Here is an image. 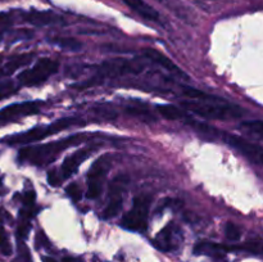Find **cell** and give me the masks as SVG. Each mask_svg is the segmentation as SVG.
I'll list each match as a JSON object with an SVG mask.
<instances>
[{"instance_id":"cell-1","label":"cell","mask_w":263,"mask_h":262,"mask_svg":"<svg viewBox=\"0 0 263 262\" xmlns=\"http://www.w3.org/2000/svg\"><path fill=\"white\" fill-rule=\"evenodd\" d=\"M84 135H72L69 138L62 139V140L58 141H51V143L48 144L26 146V148L20 151L18 161L27 162V163L39 167L46 166V164L55 161L64 149L76 145V144H80L84 140Z\"/></svg>"},{"instance_id":"cell-2","label":"cell","mask_w":263,"mask_h":262,"mask_svg":"<svg viewBox=\"0 0 263 262\" xmlns=\"http://www.w3.org/2000/svg\"><path fill=\"white\" fill-rule=\"evenodd\" d=\"M181 105L190 112L207 120H235L247 115L244 108L226 103L223 102V99L221 100L217 98L212 100H202V102L187 100V102H182Z\"/></svg>"},{"instance_id":"cell-3","label":"cell","mask_w":263,"mask_h":262,"mask_svg":"<svg viewBox=\"0 0 263 262\" xmlns=\"http://www.w3.org/2000/svg\"><path fill=\"white\" fill-rule=\"evenodd\" d=\"M81 121L82 120L76 117L61 118V120L55 121V122L50 123V125L39 126V127L31 128V130L26 131V133L8 136V138L3 139V141L7 144H10V145H14V144H27L32 143V141H40L43 140V139L48 138V136L61 133L62 130L73 127V126L84 125V122H81Z\"/></svg>"},{"instance_id":"cell-4","label":"cell","mask_w":263,"mask_h":262,"mask_svg":"<svg viewBox=\"0 0 263 262\" xmlns=\"http://www.w3.org/2000/svg\"><path fill=\"white\" fill-rule=\"evenodd\" d=\"M151 198L148 195H140L134 199L133 208L125 213L121 220V226L131 231H144L148 226Z\"/></svg>"},{"instance_id":"cell-5","label":"cell","mask_w":263,"mask_h":262,"mask_svg":"<svg viewBox=\"0 0 263 262\" xmlns=\"http://www.w3.org/2000/svg\"><path fill=\"white\" fill-rule=\"evenodd\" d=\"M59 63L57 61L50 58H41L32 68L21 72L18 74V81L25 86H36L57 73Z\"/></svg>"},{"instance_id":"cell-6","label":"cell","mask_w":263,"mask_h":262,"mask_svg":"<svg viewBox=\"0 0 263 262\" xmlns=\"http://www.w3.org/2000/svg\"><path fill=\"white\" fill-rule=\"evenodd\" d=\"M128 185V177L126 175H118L110 181L109 193H108V202L103 210L102 217L104 220L116 217L122 208L123 197H125L126 188Z\"/></svg>"},{"instance_id":"cell-7","label":"cell","mask_w":263,"mask_h":262,"mask_svg":"<svg viewBox=\"0 0 263 262\" xmlns=\"http://www.w3.org/2000/svg\"><path fill=\"white\" fill-rule=\"evenodd\" d=\"M110 169V157L108 154L99 157L92 163L87 175V192L86 195L90 199H97L102 194L103 185H104L107 172Z\"/></svg>"},{"instance_id":"cell-8","label":"cell","mask_w":263,"mask_h":262,"mask_svg":"<svg viewBox=\"0 0 263 262\" xmlns=\"http://www.w3.org/2000/svg\"><path fill=\"white\" fill-rule=\"evenodd\" d=\"M220 138L223 139L225 143H228L229 145L234 146L235 149H238L239 152L244 154L246 157H248L251 161H253L254 163L261 164L263 161V151L259 145L253 143H249L246 139L240 138L238 135H234V134H225L221 133Z\"/></svg>"},{"instance_id":"cell-9","label":"cell","mask_w":263,"mask_h":262,"mask_svg":"<svg viewBox=\"0 0 263 262\" xmlns=\"http://www.w3.org/2000/svg\"><path fill=\"white\" fill-rule=\"evenodd\" d=\"M41 105H43L41 102H22L8 105L0 109V125L26 117V116L36 115L40 112Z\"/></svg>"},{"instance_id":"cell-10","label":"cell","mask_w":263,"mask_h":262,"mask_svg":"<svg viewBox=\"0 0 263 262\" xmlns=\"http://www.w3.org/2000/svg\"><path fill=\"white\" fill-rule=\"evenodd\" d=\"M92 151H94V148H91V146H86V148H82V149H79V151L73 152L71 156L67 157V158L64 159L61 169L62 179H68V177H71L72 175L77 171L80 164H81L82 162H84L90 154H91Z\"/></svg>"},{"instance_id":"cell-11","label":"cell","mask_w":263,"mask_h":262,"mask_svg":"<svg viewBox=\"0 0 263 262\" xmlns=\"http://www.w3.org/2000/svg\"><path fill=\"white\" fill-rule=\"evenodd\" d=\"M231 251H240L239 246H225V244L213 243V241H199L197 246L194 247L195 254H205V256L217 257V258H222L223 254L226 252Z\"/></svg>"},{"instance_id":"cell-12","label":"cell","mask_w":263,"mask_h":262,"mask_svg":"<svg viewBox=\"0 0 263 262\" xmlns=\"http://www.w3.org/2000/svg\"><path fill=\"white\" fill-rule=\"evenodd\" d=\"M154 246L159 249V251L163 252H170L174 251L177 247L176 243V229L175 226L168 225L163 229L162 231H159L158 235L154 239Z\"/></svg>"},{"instance_id":"cell-13","label":"cell","mask_w":263,"mask_h":262,"mask_svg":"<svg viewBox=\"0 0 263 262\" xmlns=\"http://www.w3.org/2000/svg\"><path fill=\"white\" fill-rule=\"evenodd\" d=\"M25 20L33 26H50L57 25L62 21V18L54 12H39V10H30L25 14Z\"/></svg>"},{"instance_id":"cell-14","label":"cell","mask_w":263,"mask_h":262,"mask_svg":"<svg viewBox=\"0 0 263 262\" xmlns=\"http://www.w3.org/2000/svg\"><path fill=\"white\" fill-rule=\"evenodd\" d=\"M32 53H23L13 57V58H10L9 61L0 68V76H10V74L14 73L17 69L27 66V64L32 61Z\"/></svg>"},{"instance_id":"cell-15","label":"cell","mask_w":263,"mask_h":262,"mask_svg":"<svg viewBox=\"0 0 263 262\" xmlns=\"http://www.w3.org/2000/svg\"><path fill=\"white\" fill-rule=\"evenodd\" d=\"M127 7H130L134 12L140 14L141 17L151 21H159V14L153 7L145 3L144 0H122Z\"/></svg>"},{"instance_id":"cell-16","label":"cell","mask_w":263,"mask_h":262,"mask_svg":"<svg viewBox=\"0 0 263 262\" xmlns=\"http://www.w3.org/2000/svg\"><path fill=\"white\" fill-rule=\"evenodd\" d=\"M144 54H145L146 58H149L152 62H154V63L158 64V66L166 68L167 71L175 72V73H179V74L181 73V71L179 69V67H177L176 64H175L174 62L168 58V57H166L163 53H161V51L156 50V49H145Z\"/></svg>"},{"instance_id":"cell-17","label":"cell","mask_w":263,"mask_h":262,"mask_svg":"<svg viewBox=\"0 0 263 262\" xmlns=\"http://www.w3.org/2000/svg\"><path fill=\"white\" fill-rule=\"evenodd\" d=\"M157 109H158V112L161 113L162 117L166 118V120L176 121V120H182V118H185L184 110L175 107V105L161 104V105H157Z\"/></svg>"},{"instance_id":"cell-18","label":"cell","mask_w":263,"mask_h":262,"mask_svg":"<svg viewBox=\"0 0 263 262\" xmlns=\"http://www.w3.org/2000/svg\"><path fill=\"white\" fill-rule=\"evenodd\" d=\"M51 43L54 45L61 46L62 49H67V50H80V48L82 46V44L73 38H54Z\"/></svg>"},{"instance_id":"cell-19","label":"cell","mask_w":263,"mask_h":262,"mask_svg":"<svg viewBox=\"0 0 263 262\" xmlns=\"http://www.w3.org/2000/svg\"><path fill=\"white\" fill-rule=\"evenodd\" d=\"M127 113H130L131 116L134 117H138L141 118V120H146V121H152L153 122L156 118L152 116V113L144 107L143 104H139V105H134V107H127Z\"/></svg>"},{"instance_id":"cell-20","label":"cell","mask_w":263,"mask_h":262,"mask_svg":"<svg viewBox=\"0 0 263 262\" xmlns=\"http://www.w3.org/2000/svg\"><path fill=\"white\" fill-rule=\"evenodd\" d=\"M18 91V87L12 80H2L0 81V100L9 98Z\"/></svg>"},{"instance_id":"cell-21","label":"cell","mask_w":263,"mask_h":262,"mask_svg":"<svg viewBox=\"0 0 263 262\" xmlns=\"http://www.w3.org/2000/svg\"><path fill=\"white\" fill-rule=\"evenodd\" d=\"M182 92H184L187 98H190V99H193V100H212V99H215V97H211V95L203 92L202 90L194 89V87H190V86L182 87Z\"/></svg>"},{"instance_id":"cell-22","label":"cell","mask_w":263,"mask_h":262,"mask_svg":"<svg viewBox=\"0 0 263 262\" xmlns=\"http://www.w3.org/2000/svg\"><path fill=\"white\" fill-rule=\"evenodd\" d=\"M0 251H2L4 256H10L12 254V244H10L7 230L3 226H0Z\"/></svg>"},{"instance_id":"cell-23","label":"cell","mask_w":263,"mask_h":262,"mask_svg":"<svg viewBox=\"0 0 263 262\" xmlns=\"http://www.w3.org/2000/svg\"><path fill=\"white\" fill-rule=\"evenodd\" d=\"M226 238L230 240H239L241 238V230L238 225L234 222H228L225 226Z\"/></svg>"},{"instance_id":"cell-24","label":"cell","mask_w":263,"mask_h":262,"mask_svg":"<svg viewBox=\"0 0 263 262\" xmlns=\"http://www.w3.org/2000/svg\"><path fill=\"white\" fill-rule=\"evenodd\" d=\"M241 127L248 128L249 131H252V133L257 134V135H259V136L263 135V125H262L261 120L249 121V122L243 123V125H241Z\"/></svg>"},{"instance_id":"cell-25","label":"cell","mask_w":263,"mask_h":262,"mask_svg":"<svg viewBox=\"0 0 263 262\" xmlns=\"http://www.w3.org/2000/svg\"><path fill=\"white\" fill-rule=\"evenodd\" d=\"M12 25V17L9 13H0V41H2L3 35L5 31Z\"/></svg>"},{"instance_id":"cell-26","label":"cell","mask_w":263,"mask_h":262,"mask_svg":"<svg viewBox=\"0 0 263 262\" xmlns=\"http://www.w3.org/2000/svg\"><path fill=\"white\" fill-rule=\"evenodd\" d=\"M66 190H67V194L71 197V199L73 200V202H79V200L81 199V197H82L81 188H80L76 182H72V184H69L68 186H67Z\"/></svg>"},{"instance_id":"cell-27","label":"cell","mask_w":263,"mask_h":262,"mask_svg":"<svg viewBox=\"0 0 263 262\" xmlns=\"http://www.w3.org/2000/svg\"><path fill=\"white\" fill-rule=\"evenodd\" d=\"M48 181L51 186H58L62 182V176L61 172H58L57 170H51L48 172Z\"/></svg>"},{"instance_id":"cell-28","label":"cell","mask_w":263,"mask_h":262,"mask_svg":"<svg viewBox=\"0 0 263 262\" xmlns=\"http://www.w3.org/2000/svg\"><path fill=\"white\" fill-rule=\"evenodd\" d=\"M28 230H30V223H28L27 218H26L25 221H23L22 223H21L20 226H18L17 229V235L20 236V238H26L28 234Z\"/></svg>"},{"instance_id":"cell-29","label":"cell","mask_w":263,"mask_h":262,"mask_svg":"<svg viewBox=\"0 0 263 262\" xmlns=\"http://www.w3.org/2000/svg\"><path fill=\"white\" fill-rule=\"evenodd\" d=\"M35 199H36L35 193H33V192H28V193H26L25 200H23V203H25V204L27 205V207H32L33 203H35Z\"/></svg>"},{"instance_id":"cell-30","label":"cell","mask_w":263,"mask_h":262,"mask_svg":"<svg viewBox=\"0 0 263 262\" xmlns=\"http://www.w3.org/2000/svg\"><path fill=\"white\" fill-rule=\"evenodd\" d=\"M63 262H82L80 258H74V257H64Z\"/></svg>"},{"instance_id":"cell-31","label":"cell","mask_w":263,"mask_h":262,"mask_svg":"<svg viewBox=\"0 0 263 262\" xmlns=\"http://www.w3.org/2000/svg\"><path fill=\"white\" fill-rule=\"evenodd\" d=\"M43 262H58V261H55V259L51 258V257L44 256V257H43Z\"/></svg>"}]
</instances>
